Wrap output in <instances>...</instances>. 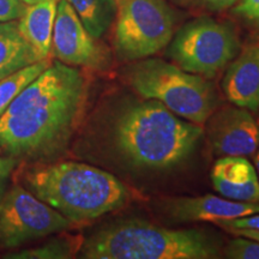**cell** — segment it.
I'll list each match as a JSON object with an SVG mask.
<instances>
[{
	"instance_id": "6da1fadb",
	"label": "cell",
	"mask_w": 259,
	"mask_h": 259,
	"mask_svg": "<svg viewBox=\"0 0 259 259\" xmlns=\"http://www.w3.org/2000/svg\"><path fill=\"white\" fill-rule=\"evenodd\" d=\"M87 95L78 69L52 63L0 116V149L24 160L46 161L63 153L78 127Z\"/></svg>"
},
{
	"instance_id": "7a4b0ae2",
	"label": "cell",
	"mask_w": 259,
	"mask_h": 259,
	"mask_svg": "<svg viewBox=\"0 0 259 259\" xmlns=\"http://www.w3.org/2000/svg\"><path fill=\"white\" fill-rule=\"evenodd\" d=\"M204 130L184 121L162 103L147 100L127 107L115 120L113 139L128 163L164 170L184 162L196 150Z\"/></svg>"
},
{
	"instance_id": "3957f363",
	"label": "cell",
	"mask_w": 259,
	"mask_h": 259,
	"mask_svg": "<svg viewBox=\"0 0 259 259\" xmlns=\"http://www.w3.org/2000/svg\"><path fill=\"white\" fill-rule=\"evenodd\" d=\"M24 180L31 193L72 223L99 219L131 198L127 186L114 176L80 162L40 164Z\"/></svg>"
},
{
	"instance_id": "277c9868",
	"label": "cell",
	"mask_w": 259,
	"mask_h": 259,
	"mask_svg": "<svg viewBox=\"0 0 259 259\" xmlns=\"http://www.w3.org/2000/svg\"><path fill=\"white\" fill-rule=\"evenodd\" d=\"M87 259H212L221 242L199 229H168L141 220L116 222L83 241Z\"/></svg>"
},
{
	"instance_id": "5b68a950",
	"label": "cell",
	"mask_w": 259,
	"mask_h": 259,
	"mask_svg": "<svg viewBox=\"0 0 259 259\" xmlns=\"http://www.w3.org/2000/svg\"><path fill=\"white\" fill-rule=\"evenodd\" d=\"M131 88L144 100H155L180 118L202 125L218 105L212 84L162 59L138 61L126 70Z\"/></svg>"
},
{
	"instance_id": "8992f818",
	"label": "cell",
	"mask_w": 259,
	"mask_h": 259,
	"mask_svg": "<svg viewBox=\"0 0 259 259\" xmlns=\"http://www.w3.org/2000/svg\"><path fill=\"white\" fill-rule=\"evenodd\" d=\"M114 45L125 60L157 53L171 41L176 16L164 0H114Z\"/></svg>"
},
{
	"instance_id": "52a82bcc",
	"label": "cell",
	"mask_w": 259,
	"mask_h": 259,
	"mask_svg": "<svg viewBox=\"0 0 259 259\" xmlns=\"http://www.w3.org/2000/svg\"><path fill=\"white\" fill-rule=\"evenodd\" d=\"M239 51L240 42L231 25L202 17L181 27L171 40L168 56L180 69L211 78Z\"/></svg>"
},
{
	"instance_id": "ba28073f",
	"label": "cell",
	"mask_w": 259,
	"mask_h": 259,
	"mask_svg": "<svg viewBox=\"0 0 259 259\" xmlns=\"http://www.w3.org/2000/svg\"><path fill=\"white\" fill-rule=\"evenodd\" d=\"M72 222L22 186H14L0 204V246L15 248L70 228Z\"/></svg>"
},
{
	"instance_id": "9c48e42d",
	"label": "cell",
	"mask_w": 259,
	"mask_h": 259,
	"mask_svg": "<svg viewBox=\"0 0 259 259\" xmlns=\"http://www.w3.org/2000/svg\"><path fill=\"white\" fill-rule=\"evenodd\" d=\"M51 51L59 61L70 66L100 67L105 57L67 0L58 4Z\"/></svg>"
},
{
	"instance_id": "30bf717a",
	"label": "cell",
	"mask_w": 259,
	"mask_h": 259,
	"mask_svg": "<svg viewBox=\"0 0 259 259\" xmlns=\"http://www.w3.org/2000/svg\"><path fill=\"white\" fill-rule=\"evenodd\" d=\"M208 141L218 156H252L259 148V125L250 111L226 107L208 119Z\"/></svg>"
},
{
	"instance_id": "8fae6325",
	"label": "cell",
	"mask_w": 259,
	"mask_h": 259,
	"mask_svg": "<svg viewBox=\"0 0 259 259\" xmlns=\"http://www.w3.org/2000/svg\"><path fill=\"white\" fill-rule=\"evenodd\" d=\"M167 212L177 221H223L245 218L259 212V203L236 202L225 197L205 194L171 199L166 205Z\"/></svg>"
},
{
	"instance_id": "7c38bea8",
	"label": "cell",
	"mask_w": 259,
	"mask_h": 259,
	"mask_svg": "<svg viewBox=\"0 0 259 259\" xmlns=\"http://www.w3.org/2000/svg\"><path fill=\"white\" fill-rule=\"evenodd\" d=\"M222 88L228 101L259 111V42L246 46L227 70Z\"/></svg>"
},
{
	"instance_id": "4fadbf2b",
	"label": "cell",
	"mask_w": 259,
	"mask_h": 259,
	"mask_svg": "<svg viewBox=\"0 0 259 259\" xmlns=\"http://www.w3.org/2000/svg\"><path fill=\"white\" fill-rule=\"evenodd\" d=\"M211 183L225 198L259 203V179L253 164L244 156H223L213 164Z\"/></svg>"
},
{
	"instance_id": "5bb4252c",
	"label": "cell",
	"mask_w": 259,
	"mask_h": 259,
	"mask_svg": "<svg viewBox=\"0 0 259 259\" xmlns=\"http://www.w3.org/2000/svg\"><path fill=\"white\" fill-rule=\"evenodd\" d=\"M60 0H41L27 10L18 19V28L37 53L46 59L52 50V35Z\"/></svg>"
},
{
	"instance_id": "9a60e30c",
	"label": "cell",
	"mask_w": 259,
	"mask_h": 259,
	"mask_svg": "<svg viewBox=\"0 0 259 259\" xmlns=\"http://www.w3.org/2000/svg\"><path fill=\"white\" fill-rule=\"evenodd\" d=\"M44 60L27 41L15 21L0 22V80Z\"/></svg>"
},
{
	"instance_id": "2e32d148",
	"label": "cell",
	"mask_w": 259,
	"mask_h": 259,
	"mask_svg": "<svg viewBox=\"0 0 259 259\" xmlns=\"http://www.w3.org/2000/svg\"><path fill=\"white\" fill-rule=\"evenodd\" d=\"M80 22L97 40L108 30L115 18L114 0H67Z\"/></svg>"
},
{
	"instance_id": "e0dca14e",
	"label": "cell",
	"mask_w": 259,
	"mask_h": 259,
	"mask_svg": "<svg viewBox=\"0 0 259 259\" xmlns=\"http://www.w3.org/2000/svg\"><path fill=\"white\" fill-rule=\"evenodd\" d=\"M83 238L78 235L59 236L38 247L11 252L4 255L10 259H67L73 258L80 251Z\"/></svg>"
},
{
	"instance_id": "ac0fdd59",
	"label": "cell",
	"mask_w": 259,
	"mask_h": 259,
	"mask_svg": "<svg viewBox=\"0 0 259 259\" xmlns=\"http://www.w3.org/2000/svg\"><path fill=\"white\" fill-rule=\"evenodd\" d=\"M51 64V60L46 58L0 80V116L4 114L10 103L19 95V93L40 76Z\"/></svg>"
},
{
	"instance_id": "d6986e66",
	"label": "cell",
	"mask_w": 259,
	"mask_h": 259,
	"mask_svg": "<svg viewBox=\"0 0 259 259\" xmlns=\"http://www.w3.org/2000/svg\"><path fill=\"white\" fill-rule=\"evenodd\" d=\"M225 257L233 259H259V242L245 236L236 238L226 247Z\"/></svg>"
},
{
	"instance_id": "ffe728a7",
	"label": "cell",
	"mask_w": 259,
	"mask_h": 259,
	"mask_svg": "<svg viewBox=\"0 0 259 259\" xmlns=\"http://www.w3.org/2000/svg\"><path fill=\"white\" fill-rule=\"evenodd\" d=\"M27 8L28 5L22 0H0V22L17 21Z\"/></svg>"
},
{
	"instance_id": "44dd1931",
	"label": "cell",
	"mask_w": 259,
	"mask_h": 259,
	"mask_svg": "<svg viewBox=\"0 0 259 259\" xmlns=\"http://www.w3.org/2000/svg\"><path fill=\"white\" fill-rule=\"evenodd\" d=\"M233 12L251 23L259 24V0H238Z\"/></svg>"
},
{
	"instance_id": "7402d4cb",
	"label": "cell",
	"mask_w": 259,
	"mask_h": 259,
	"mask_svg": "<svg viewBox=\"0 0 259 259\" xmlns=\"http://www.w3.org/2000/svg\"><path fill=\"white\" fill-rule=\"evenodd\" d=\"M222 228H245V229H258L259 231V212L253 215L245 216V218L234 220H223V221H215Z\"/></svg>"
},
{
	"instance_id": "603a6c76",
	"label": "cell",
	"mask_w": 259,
	"mask_h": 259,
	"mask_svg": "<svg viewBox=\"0 0 259 259\" xmlns=\"http://www.w3.org/2000/svg\"><path fill=\"white\" fill-rule=\"evenodd\" d=\"M16 166V160L12 157H2L0 156V196L8 181L10 174Z\"/></svg>"
},
{
	"instance_id": "cb8c5ba5",
	"label": "cell",
	"mask_w": 259,
	"mask_h": 259,
	"mask_svg": "<svg viewBox=\"0 0 259 259\" xmlns=\"http://www.w3.org/2000/svg\"><path fill=\"white\" fill-rule=\"evenodd\" d=\"M210 10H225L235 5L238 0H196Z\"/></svg>"
},
{
	"instance_id": "d4e9b609",
	"label": "cell",
	"mask_w": 259,
	"mask_h": 259,
	"mask_svg": "<svg viewBox=\"0 0 259 259\" xmlns=\"http://www.w3.org/2000/svg\"><path fill=\"white\" fill-rule=\"evenodd\" d=\"M227 231L233 233L234 235L245 236V238L252 239L259 242V231L258 229H245V228H225Z\"/></svg>"
},
{
	"instance_id": "484cf974",
	"label": "cell",
	"mask_w": 259,
	"mask_h": 259,
	"mask_svg": "<svg viewBox=\"0 0 259 259\" xmlns=\"http://www.w3.org/2000/svg\"><path fill=\"white\" fill-rule=\"evenodd\" d=\"M254 168H255V171H257V176L259 179V148L254 153Z\"/></svg>"
},
{
	"instance_id": "4316f807",
	"label": "cell",
	"mask_w": 259,
	"mask_h": 259,
	"mask_svg": "<svg viewBox=\"0 0 259 259\" xmlns=\"http://www.w3.org/2000/svg\"><path fill=\"white\" fill-rule=\"evenodd\" d=\"M22 2L27 5H34V4H36V3L41 2V0H22Z\"/></svg>"
},
{
	"instance_id": "83f0119b",
	"label": "cell",
	"mask_w": 259,
	"mask_h": 259,
	"mask_svg": "<svg viewBox=\"0 0 259 259\" xmlns=\"http://www.w3.org/2000/svg\"><path fill=\"white\" fill-rule=\"evenodd\" d=\"M258 125H259V122H258Z\"/></svg>"
}]
</instances>
